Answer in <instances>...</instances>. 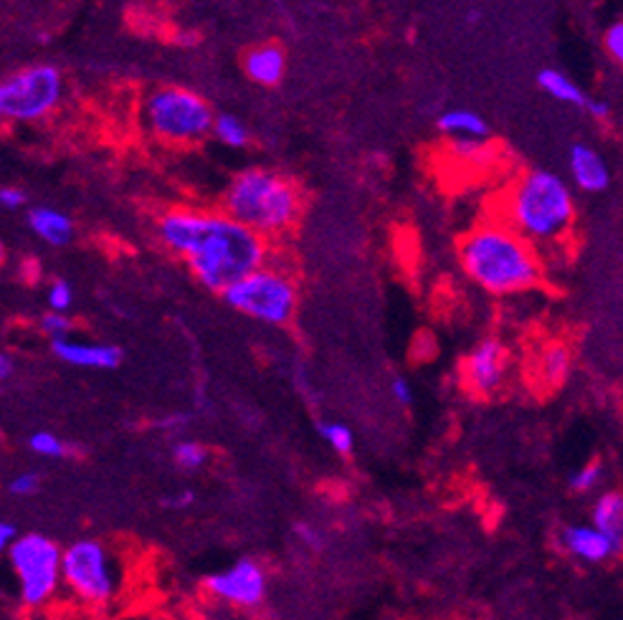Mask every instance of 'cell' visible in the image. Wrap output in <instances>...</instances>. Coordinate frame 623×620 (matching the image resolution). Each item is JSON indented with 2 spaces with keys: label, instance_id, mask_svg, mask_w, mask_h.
Instances as JSON below:
<instances>
[{
  "label": "cell",
  "instance_id": "obj_18",
  "mask_svg": "<svg viewBox=\"0 0 623 620\" xmlns=\"http://www.w3.org/2000/svg\"><path fill=\"white\" fill-rule=\"evenodd\" d=\"M593 527L609 534L613 542L621 544L623 534V496L619 492H605L598 496L593 507Z\"/></svg>",
  "mask_w": 623,
  "mask_h": 620
},
{
  "label": "cell",
  "instance_id": "obj_11",
  "mask_svg": "<svg viewBox=\"0 0 623 620\" xmlns=\"http://www.w3.org/2000/svg\"><path fill=\"white\" fill-rule=\"evenodd\" d=\"M505 370H507L505 345L495 340V337H489V340H482L469 354H466L462 365V380L469 393L491 395L505 383Z\"/></svg>",
  "mask_w": 623,
  "mask_h": 620
},
{
  "label": "cell",
  "instance_id": "obj_7",
  "mask_svg": "<svg viewBox=\"0 0 623 620\" xmlns=\"http://www.w3.org/2000/svg\"><path fill=\"white\" fill-rule=\"evenodd\" d=\"M19 583V598L26 608H44L61 588V548L46 534L15 537L5 550Z\"/></svg>",
  "mask_w": 623,
  "mask_h": 620
},
{
  "label": "cell",
  "instance_id": "obj_19",
  "mask_svg": "<svg viewBox=\"0 0 623 620\" xmlns=\"http://www.w3.org/2000/svg\"><path fill=\"white\" fill-rule=\"evenodd\" d=\"M537 84L543 92L551 94L557 102H565V104H576V106H584L588 102V97L584 94V89H580L576 81L570 77H565L563 71L557 69H543L537 74Z\"/></svg>",
  "mask_w": 623,
  "mask_h": 620
},
{
  "label": "cell",
  "instance_id": "obj_33",
  "mask_svg": "<svg viewBox=\"0 0 623 620\" xmlns=\"http://www.w3.org/2000/svg\"><path fill=\"white\" fill-rule=\"evenodd\" d=\"M584 106L590 112V117H596V120H609L611 117V104L603 102V99H588Z\"/></svg>",
  "mask_w": 623,
  "mask_h": 620
},
{
  "label": "cell",
  "instance_id": "obj_34",
  "mask_svg": "<svg viewBox=\"0 0 623 620\" xmlns=\"http://www.w3.org/2000/svg\"><path fill=\"white\" fill-rule=\"evenodd\" d=\"M193 501H195V494L191 489H185V492H180L178 496H168V499L162 504H166V507H170V509H188Z\"/></svg>",
  "mask_w": 623,
  "mask_h": 620
},
{
  "label": "cell",
  "instance_id": "obj_32",
  "mask_svg": "<svg viewBox=\"0 0 623 620\" xmlns=\"http://www.w3.org/2000/svg\"><path fill=\"white\" fill-rule=\"evenodd\" d=\"M0 205L8 211L21 208V205H26V193L21 188H0Z\"/></svg>",
  "mask_w": 623,
  "mask_h": 620
},
{
  "label": "cell",
  "instance_id": "obj_4",
  "mask_svg": "<svg viewBox=\"0 0 623 620\" xmlns=\"http://www.w3.org/2000/svg\"><path fill=\"white\" fill-rule=\"evenodd\" d=\"M224 213L259 236H279L297 223L302 195L290 178L267 168L239 172L224 195Z\"/></svg>",
  "mask_w": 623,
  "mask_h": 620
},
{
  "label": "cell",
  "instance_id": "obj_10",
  "mask_svg": "<svg viewBox=\"0 0 623 620\" xmlns=\"http://www.w3.org/2000/svg\"><path fill=\"white\" fill-rule=\"evenodd\" d=\"M206 588L216 600L234 608L253 610L267 600V573L259 562L239 560L236 565L211 575Z\"/></svg>",
  "mask_w": 623,
  "mask_h": 620
},
{
  "label": "cell",
  "instance_id": "obj_26",
  "mask_svg": "<svg viewBox=\"0 0 623 620\" xmlns=\"http://www.w3.org/2000/svg\"><path fill=\"white\" fill-rule=\"evenodd\" d=\"M41 329L56 340V337H67L71 332V319L67 317V312H46L41 317Z\"/></svg>",
  "mask_w": 623,
  "mask_h": 620
},
{
  "label": "cell",
  "instance_id": "obj_6",
  "mask_svg": "<svg viewBox=\"0 0 623 620\" xmlns=\"http://www.w3.org/2000/svg\"><path fill=\"white\" fill-rule=\"evenodd\" d=\"M211 104L183 87H162L147 97L145 120L155 137L175 145L199 143L213 127Z\"/></svg>",
  "mask_w": 623,
  "mask_h": 620
},
{
  "label": "cell",
  "instance_id": "obj_31",
  "mask_svg": "<svg viewBox=\"0 0 623 620\" xmlns=\"http://www.w3.org/2000/svg\"><path fill=\"white\" fill-rule=\"evenodd\" d=\"M294 534H297L299 540L305 542L307 548H312V550H322V548H325L322 534H319L315 527H309V525H305V522H297V525H294Z\"/></svg>",
  "mask_w": 623,
  "mask_h": 620
},
{
  "label": "cell",
  "instance_id": "obj_17",
  "mask_svg": "<svg viewBox=\"0 0 623 620\" xmlns=\"http://www.w3.org/2000/svg\"><path fill=\"white\" fill-rule=\"evenodd\" d=\"M437 124L449 137H477V139L489 137L487 120L472 110H449L441 114Z\"/></svg>",
  "mask_w": 623,
  "mask_h": 620
},
{
  "label": "cell",
  "instance_id": "obj_13",
  "mask_svg": "<svg viewBox=\"0 0 623 620\" xmlns=\"http://www.w3.org/2000/svg\"><path fill=\"white\" fill-rule=\"evenodd\" d=\"M560 540L563 548L568 550L573 557L584 560L588 565H598V562L611 560L621 548V544L613 542L609 534H603L601 529H596L593 525L565 527Z\"/></svg>",
  "mask_w": 623,
  "mask_h": 620
},
{
  "label": "cell",
  "instance_id": "obj_16",
  "mask_svg": "<svg viewBox=\"0 0 623 620\" xmlns=\"http://www.w3.org/2000/svg\"><path fill=\"white\" fill-rule=\"evenodd\" d=\"M29 226L48 246H67L73 238V223L67 213L46 208V205L29 213Z\"/></svg>",
  "mask_w": 623,
  "mask_h": 620
},
{
  "label": "cell",
  "instance_id": "obj_36",
  "mask_svg": "<svg viewBox=\"0 0 623 620\" xmlns=\"http://www.w3.org/2000/svg\"><path fill=\"white\" fill-rule=\"evenodd\" d=\"M188 424V416L185 413H178V416H168V418H162L160 420V428H178V426H185Z\"/></svg>",
  "mask_w": 623,
  "mask_h": 620
},
{
  "label": "cell",
  "instance_id": "obj_5",
  "mask_svg": "<svg viewBox=\"0 0 623 620\" xmlns=\"http://www.w3.org/2000/svg\"><path fill=\"white\" fill-rule=\"evenodd\" d=\"M228 307L246 314V317L264 322V325H286L292 322L299 304V292L284 271L272 267H259L228 284L224 292Z\"/></svg>",
  "mask_w": 623,
  "mask_h": 620
},
{
  "label": "cell",
  "instance_id": "obj_3",
  "mask_svg": "<svg viewBox=\"0 0 623 620\" xmlns=\"http://www.w3.org/2000/svg\"><path fill=\"white\" fill-rule=\"evenodd\" d=\"M507 218L532 246H553L576 223V198L557 172L530 170L510 190Z\"/></svg>",
  "mask_w": 623,
  "mask_h": 620
},
{
  "label": "cell",
  "instance_id": "obj_24",
  "mask_svg": "<svg viewBox=\"0 0 623 620\" xmlns=\"http://www.w3.org/2000/svg\"><path fill=\"white\" fill-rule=\"evenodd\" d=\"M173 456H175V461H178L180 466L188 469V471H193V469H201L203 464H206V461H208V449H206V446L195 443V441H180V443H175Z\"/></svg>",
  "mask_w": 623,
  "mask_h": 620
},
{
  "label": "cell",
  "instance_id": "obj_22",
  "mask_svg": "<svg viewBox=\"0 0 623 620\" xmlns=\"http://www.w3.org/2000/svg\"><path fill=\"white\" fill-rule=\"evenodd\" d=\"M319 436L325 438V443L332 451H338L340 456H350L352 446H355V436H352L346 424H322L319 426Z\"/></svg>",
  "mask_w": 623,
  "mask_h": 620
},
{
  "label": "cell",
  "instance_id": "obj_1",
  "mask_svg": "<svg viewBox=\"0 0 623 620\" xmlns=\"http://www.w3.org/2000/svg\"><path fill=\"white\" fill-rule=\"evenodd\" d=\"M158 236L168 251L188 263L203 286L218 294L236 279L264 267L269 256L267 238L226 213L168 211L158 221Z\"/></svg>",
  "mask_w": 623,
  "mask_h": 620
},
{
  "label": "cell",
  "instance_id": "obj_28",
  "mask_svg": "<svg viewBox=\"0 0 623 620\" xmlns=\"http://www.w3.org/2000/svg\"><path fill=\"white\" fill-rule=\"evenodd\" d=\"M603 46L613 61H619V64L623 61V23L621 21H616L609 31H605Z\"/></svg>",
  "mask_w": 623,
  "mask_h": 620
},
{
  "label": "cell",
  "instance_id": "obj_9",
  "mask_svg": "<svg viewBox=\"0 0 623 620\" xmlns=\"http://www.w3.org/2000/svg\"><path fill=\"white\" fill-rule=\"evenodd\" d=\"M61 585L84 606L102 608L120 588V570L114 555L97 540H79L61 550Z\"/></svg>",
  "mask_w": 623,
  "mask_h": 620
},
{
  "label": "cell",
  "instance_id": "obj_29",
  "mask_svg": "<svg viewBox=\"0 0 623 620\" xmlns=\"http://www.w3.org/2000/svg\"><path fill=\"white\" fill-rule=\"evenodd\" d=\"M38 486H41L38 474H34V471H23V474L11 478V484H8V492L19 494V496H31V494H36Z\"/></svg>",
  "mask_w": 623,
  "mask_h": 620
},
{
  "label": "cell",
  "instance_id": "obj_25",
  "mask_svg": "<svg viewBox=\"0 0 623 620\" xmlns=\"http://www.w3.org/2000/svg\"><path fill=\"white\" fill-rule=\"evenodd\" d=\"M601 478H603V464L601 461H590V464H586L584 469L573 474L570 489L586 494L590 489H596V486L601 484Z\"/></svg>",
  "mask_w": 623,
  "mask_h": 620
},
{
  "label": "cell",
  "instance_id": "obj_38",
  "mask_svg": "<svg viewBox=\"0 0 623 620\" xmlns=\"http://www.w3.org/2000/svg\"><path fill=\"white\" fill-rule=\"evenodd\" d=\"M3 259H5V246L0 241V263H3Z\"/></svg>",
  "mask_w": 623,
  "mask_h": 620
},
{
  "label": "cell",
  "instance_id": "obj_35",
  "mask_svg": "<svg viewBox=\"0 0 623 620\" xmlns=\"http://www.w3.org/2000/svg\"><path fill=\"white\" fill-rule=\"evenodd\" d=\"M19 537V529H15L11 522H0V552H5L11 548V542Z\"/></svg>",
  "mask_w": 623,
  "mask_h": 620
},
{
  "label": "cell",
  "instance_id": "obj_27",
  "mask_svg": "<svg viewBox=\"0 0 623 620\" xmlns=\"http://www.w3.org/2000/svg\"><path fill=\"white\" fill-rule=\"evenodd\" d=\"M73 304V289L69 281H54L52 286H48V307L54 312H67L71 309Z\"/></svg>",
  "mask_w": 623,
  "mask_h": 620
},
{
  "label": "cell",
  "instance_id": "obj_23",
  "mask_svg": "<svg viewBox=\"0 0 623 620\" xmlns=\"http://www.w3.org/2000/svg\"><path fill=\"white\" fill-rule=\"evenodd\" d=\"M29 449L38 453L44 459H64L69 453V446L61 441L59 436L48 433V431H38L29 438Z\"/></svg>",
  "mask_w": 623,
  "mask_h": 620
},
{
  "label": "cell",
  "instance_id": "obj_8",
  "mask_svg": "<svg viewBox=\"0 0 623 620\" xmlns=\"http://www.w3.org/2000/svg\"><path fill=\"white\" fill-rule=\"evenodd\" d=\"M64 99V74L54 64H34L0 79V122H38Z\"/></svg>",
  "mask_w": 623,
  "mask_h": 620
},
{
  "label": "cell",
  "instance_id": "obj_12",
  "mask_svg": "<svg viewBox=\"0 0 623 620\" xmlns=\"http://www.w3.org/2000/svg\"><path fill=\"white\" fill-rule=\"evenodd\" d=\"M52 350L59 360L69 362L73 368H92V370H114L122 362V350L114 345L100 342H77L67 337L52 340Z\"/></svg>",
  "mask_w": 623,
  "mask_h": 620
},
{
  "label": "cell",
  "instance_id": "obj_2",
  "mask_svg": "<svg viewBox=\"0 0 623 620\" xmlns=\"http://www.w3.org/2000/svg\"><path fill=\"white\" fill-rule=\"evenodd\" d=\"M466 277L495 296H512L543 279L535 246L507 223H485L458 246Z\"/></svg>",
  "mask_w": 623,
  "mask_h": 620
},
{
  "label": "cell",
  "instance_id": "obj_30",
  "mask_svg": "<svg viewBox=\"0 0 623 620\" xmlns=\"http://www.w3.org/2000/svg\"><path fill=\"white\" fill-rule=\"evenodd\" d=\"M390 393H393V401L404 405V408L414 405V391H411V385H408L406 377H393L390 380Z\"/></svg>",
  "mask_w": 623,
  "mask_h": 620
},
{
  "label": "cell",
  "instance_id": "obj_14",
  "mask_svg": "<svg viewBox=\"0 0 623 620\" xmlns=\"http://www.w3.org/2000/svg\"><path fill=\"white\" fill-rule=\"evenodd\" d=\"M568 165L573 183L584 190V193H603L611 185V168L596 147L584 143L573 145Z\"/></svg>",
  "mask_w": 623,
  "mask_h": 620
},
{
  "label": "cell",
  "instance_id": "obj_15",
  "mask_svg": "<svg viewBox=\"0 0 623 620\" xmlns=\"http://www.w3.org/2000/svg\"><path fill=\"white\" fill-rule=\"evenodd\" d=\"M243 71L251 81H257L261 87H276L284 79L286 71V54L282 46L264 44L251 48L243 59Z\"/></svg>",
  "mask_w": 623,
  "mask_h": 620
},
{
  "label": "cell",
  "instance_id": "obj_20",
  "mask_svg": "<svg viewBox=\"0 0 623 620\" xmlns=\"http://www.w3.org/2000/svg\"><path fill=\"white\" fill-rule=\"evenodd\" d=\"M573 365V358H570V350L565 345H551L545 347L543 358H540V377L545 380L547 385H560L565 377H568Z\"/></svg>",
  "mask_w": 623,
  "mask_h": 620
},
{
  "label": "cell",
  "instance_id": "obj_21",
  "mask_svg": "<svg viewBox=\"0 0 623 620\" xmlns=\"http://www.w3.org/2000/svg\"><path fill=\"white\" fill-rule=\"evenodd\" d=\"M211 132L228 147H246L251 139L249 127H246L239 117H234V114H218V117H213Z\"/></svg>",
  "mask_w": 623,
  "mask_h": 620
},
{
  "label": "cell",
  "instance_id": "obj_37",
  "mask_svg": "<svg viewBox=\"0 0 623 620\" xmlns=\"http://www.w3.org/2000/svg\"><path fill=\"white\" fill-rule=\"evenodd\" d=\"M11 375H13V360L8 358V354L0 352V383H3V380H8Z\"/></svg>",
  "mask_w": 623,
  "mask_h": 620
}]
</instances>
